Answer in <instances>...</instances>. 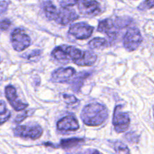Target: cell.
Here are the masks:
<instances>
[{
    "label": "cell",
    "instance_id": "obj_1",
    "mask_svg": "<svg viewBox=\"0 0 154 154\" xmlns=\"http://www.w3.org/2000/svg\"><path fill=\"white\" fill-rule=\"evenodd\" d=\"M108 117L107 108L99 103H90L86 105L81 114L83 123L90 126H99L103 124Z\"/></svg>",
    "mask_w": 154,
    "mask_h": 154
},
{
    "label": "cell",
    "instance_id": "obj_2",
    "mask_svg": "<svg viewBox=\"0 0 154 154\" xmlns=\"http://www.w3.org/2000/svg\"><path fill=\"white\" fill-rule=\"evenodd\" d=\"M142 42V36L138 28L131 27L128 29L123 38L124 48L129 52L135 51Z\"/></svg>",
    "mask_w": 154,
    "mask_h": 154
},
{
    "label": "cell",
    "instance_id": "obj_3",
    "mask_svg": "<svg viewBox=\"0 0 154 154\" xmlns=\"http://www.w3.org/2000/svg\"><path fill=\"white\" fill-rule=\"evenodd\" d=\"M130 124V118L127 113L122 111L121 105H117L113 115V125L117 133L126 132Z\"/></svg>",
    "mask_w": 154,
    "mask_h": 154
},
{
    "label": "cell",
    "instance_id": "obj_4",
    "mask_svg": "<svg viewBox=\"0 0 154 154\" xmlns=\"http://www.w3.org/2000/svg\"><path fill=\"white\" fill-rule=\"evenodd\" d=\"M11 42L14 49L18 52L24 51L31 45L29 36L22 29H16L12 32Z\"/></svg>",
    "mask_w": 154,
    "mask_h": 154
},
{
    "label": "cell",
    "instance_id": "obj_5",
    "mask_svg": "<svg viewBox=\"0 0 154 154\" xmlns=\"http://www.w3.org/2000/svg\"><path fill=\"white\" fill-rule=\"evenodd\" d=\"M14 135L25 139L36 140L43 134V129L38 125L33 126H17L14 130Z\"/></svg>",
    "mask_w": 154,
    "mask_h": 154
},
{
    "label": "cell",
    "instance_id": "obj_6",
    "mask_svg": "<svg viewBox=\"0 0 154 154\" xmlns=\"http://www.w3.org/2000/svg\"><path fill=\"white\" fill-rule=\"evenodd\" d=\"M120 29L115 21L112 19H105L99 23L97 31L105 33L109 38V42L112 44L114 41L117 40Z\"/></svg>",
    "mask_w": 154,
    "mask_h": 154
},
{
    "label": "cell",
    "instance_id": "obj_7",
    "mask_svg": "<svg viewBox=\"0 0 154 154\" xmlns=\"http://www.w3.org/2000/svg\"><path fill=\"white\" fill-rule=\"evenodd\" d=\"M80 13L86 17H94L102 13L100 4L96 0H79L77 4Z\"/></svg>",
    "mask_w": 154,
    "mask_h": 154
},
{
    "label": "cell",
    "instance_id": "obj_8",
    "mask_svg": "<svg viewBox=\"0 0 154 154\" xmlns=\"http://www.w3.org/2000/svg\"><path fill=\"white\" fill-rule=\"evenodd\" d=\"M94 27L85 23H77L72 24L69 30V33L79 40L87 39L93 34Z\"/></svg>",
    "mask_w": 154,
    "mask_h": 154
},
{
    "label": "cell",
    "instance_id": "obj_9",
    "mask_svg": "<svg viewBox=\"0 0 154 154\" xmlns=\"http://www.w3.org/2000/svg\"><path fill=\"white\" fill-rule=\"evenodd\" d=\"M78 17L79 16L76 11L70 8V7H62L60 10H58L54 21L60 25L66 26L76 20Z\"/></svg>",
    "mask_w": 154,
    "mask_h": 154
},
{
    "label": "cell",
    "instance_id": "obj_10",
    "mask_svg": "<svg viewBox=\"0 0 154 154\" xmlns=\"http://www.w3.org/2000/svg\"><path fill=\"white\" fill-rule=\"evenodd\" d=\"M5 96L7 98L8 101L9 102L10 105H11L12 108L17 111H23L24 109L28 107V104L24 103L21 102L18 98L17 94L16 89L11 85H8L5 87Z\"/></svg>",
    "mask_w": 154,
    "mask_h": 154
},
{
    "label": "cell",
    "instance_id": "obj_11",
    "mask_svg": "<svg viewBox=\"0 0 154 154\" xmlns=\"http://www.w3.org/2000/svg\"><path fill=\"white\" fill-rule=\"evenodd\" d=\"M76 73L72 67L60 68L54 71L51 75V81L54 83H66Z\"/></svg>",
    "mask_w": 154,
    "mask_h": 154
},
{
    "label": "cell",
    "instance_id": "obj_12",
    "mask_svg": "<svg viewBox=\"0 0 154 154\" xmlns=\"http://www.w3.org/2000/svg\"><path fill=\"white\" fill-rule=\"evenodd\" d=\"M57 127L60 132H70L78 130L80 126L76 118L69 115L60 119L57 122Z\"/></svg>",
    "mask_w": 154,
    "mask_h": 154
},
{
    "label": "cell",
    "instance_id": "obj_13",
    "mask_svg": "<svg viewBox=\"0 0 154 154\" xmlns=\"http://www.w3.org/2000/svg\"><path fill=\"white\" fill-rule=\"evenodd\" d=\"M96 60L97 56L94 53L87 51H84L82 57L74 63L79 66H91L96 63Z\"/></svg>",
    "mask_w": 154,
    "mask_h": 154
},
{
    "label": "cell",
    "instance_id": "obj_14",
    "mask_svg": "<svg viewBox=\"0 0 154 154\" xmlns=\"http://www.w3.org/2000/svg\"><path fill=\"white\" fill-rule=\"evenodd\" d=\"M89 76H90V73H88V72H81L76 77H75L71 82L72 90L75 93L79 92L82 86L84 85V81Z\"/></svg>",
    "mask_w": 154,
    "mask_h": 154
},
{
    "label": "cell",
    "instance_id": "obj_15",
    "mask_svg": "<svg viewBox=\"0 0 154 154\" xmlns=\"http://www.w3.org/2000/svg\"><path fill=\"white\" fill-rule=\"evenodd\" d=\"M84 143V139L83 138H67V139H63L60 141V146L63 149H72L74 147H79L81 144Z\"/></svg>",
    "mask_w": 154,
    "mask_h": 154
},
{
    "label": "cell",
    "instance_id": "obj_16",
    "mask_svg": "<svg viewBox=\"0 0 154 154\" xmlns=\"http://www.w3.org/2000/svg\"><path fill=\"white\" fill-rule=\"evenodd\" d=\"M43 9L48 19H49L50 20H55L57 12H58V9L51 1L48 0L43 3Z\"/></svg>",
    "mask_w": 154,
    "mask_h": 154
},
{
    "label": "cell",
    "instance_id": "obj_17",
    "mask_svg": "<svg viewBox=\"0 0 154 154\" xmlns=\"http://www.w3.org/2000/svg\"><path fill=\"white\" fill-rule=\"evenodd\" d=\"M111 45V43L109 42V40H107L104 38L100 37L94 38L89 42V47L91 49H105V48L109 47Z\"/></svg>",
    "mask_w": 154,
    "mask_h": 154
},
{
    "label": "cell",
    "instance_id": "obj_18",
    "mask_svg": "<svg viewBox=\"0 0 154 154\" xmlns=\"http://www.w3.org/2000/svg\"><path fill=\"white\" fill-rule=\"evenodd\" d=\"M52 56L55 60H57L60 63H63V64L67 63L70 60L66 55L63 48H62V46H58L54 48V51H52Z\"/></svg>",
    "mask_w": 154,
    "mask_h": 154
},
{
    "label": "cell",
    "instance_id": "obj_19",
    "mask_svg": "<svg viewBox=\"0 0 154 154\" xmlns=\"http://www.w3.org/2000/svg\"><path fill=\"white\" fill-rule=\"evenodd\" d=\"M11 117V112L6 107L3 101H0V125L3 124L8 120Z\"/></svg>",
    "mask_w": 154,
    "mask_h": 154
},
{
    "label": "cell",
    "instance_id": "obj_20",
    "mask_svg": "<svg viewBox=\"0 0 154 154\" xmlns=\"http://www.w3.org/2000/svg\"><path fill=\"white\" fill-rule=\"evenodd\" d=\"M114 149L116 153H129L130 150L128 148L126 144H123L121 141H117L114 143Z\"/></svg>",
    "mask_w": 154,
    "mask_h": 154
},
{
    "label": "cell",
    "instance_id": "obj_21",
    "mask_svg": "<svg viewBox=\"0 0 154 154\" xmlns=\"http://www.w3.org/2000/svg\"><path fill=\"white\" fill-rule=\"evenodd\" d=\"M154 8V0H146L138 6V9L141 11L147 10Z\"/></svg>",
    "mask_w": 154,
    "mask_h": 154
},
{
    "label": "cell",
    "instance_id": "obj_22",
    "mask_svg": "<svg viewBox=\"0 0 154 154\" xmlns=\"http://www.w3.org/2000/svg\"><path fill=\"white\" fill-rule=\"evenodd\" d=\"M125 138L130 143H138V141H139L138 135L133 132H130L126 134L125 135Z\"/></svg>",
    "mask_w": 154,
    "mask_h": 154
},
{
    "label": "cell",
    "instance_id": "obj_23",
    "mask_svg": "<svg viewBox=\"0 0 154 154\" xmlns=\"http://www.w3.org/2000/svg\"><path fill=\"white\" fill-rule=\"evenodd\" d=\"M63 97L65 102L68 105H74L75 103H78V99L75 96H72V95L63 94Z\"/></svg>",
    "mask_w": 154,
    "mask_h": 154
},
{
    "label": "cell",
    "instance_id": "obj_24",
    "mask_svg": "<svg viewBox=\"0 0 154 154\" xmlns=\"http://www.w3.org/2000/svg\"><path fill=\"white\" fill-rule=\"evenodd\" d=\"M79 0H61L60 5L61 7H72L78 4Z\"/></svg>",
    "mask_w": 154,
    "mask_h": 154
},
{
    "label": "cell",
    "instance_id": "obj_25",
    "mask_svg": "<svg viewBox=\"0 0 154 154\" xmlns=\"http://www.w3.org/2000/svg\"><path fill=\"white\" fill-rule=\"evenodd\" d=\"M11 22L8 19H3L0 20V30L1 31H5L10 27Z\"/></svg>",
    "mask_w": 154,
    "mask_h": 154
},
{
    "label": "cell",
    "instance_id": "obj_26",
    "mask_svg": "<svg viewBox=\"0 0 154 154\" xmlns=\"http://www.w3.org/2000/svg\"><path fill=\"white\" fill-rule=\"evenodd\" d=\"M29 112H30L29 111H25V112H23L22 114H19V115L17 116L16 118H15V120H14L15 123H21L23 120H25V119L30 114Z\"/></svg>",
    "mask_w": 154,
    "mask_h": 154
},
{
    "label": "cell",
    "instance_id": "obj_27",
    "mask_svg": "<svg viewBox=\"0 0 154 154\" xmlns=\"http://www.w3.org/2000/svg\"><path fill=\"white\" fill-rule=\"evenodd\" d=\"M41 54H42V51H39V50H36V51H32L31 54H29L28 56V60H32V61H35L36 59H38L40 57Z\"/></svg>",
    "mask_w": 154,
    "mask_h": 154
},
{
    "label": "cell",
    "instance_id": "obj_28",
    "mask_svg": "<svg viewBox=\"0 0 154 154\" xmlns=\"http://www.w3.org/2000/svg\"><path fill=\"white\" fill-rule=\"evenodd\" d=\"M8 7V3L5 1H2L0 2V14H4L7 11Z\"/></svg>",
    "mask_w": 154,
    "mask_h": 154
},
{
    "label": "cell",
    "instance_id": "obj_29",
    "mask_svg": "<svg viewBox=\"0 0 154 154\" xmlns=\"http://www.w3.org/2000/svg\"><path fill=\"white\" fill-rule=\"evenodd\" d=\"M153 117H154V106H153Z\"/></svg>",
    "mask_w": 154,
    "mask_h": 154
}]
</instances>
